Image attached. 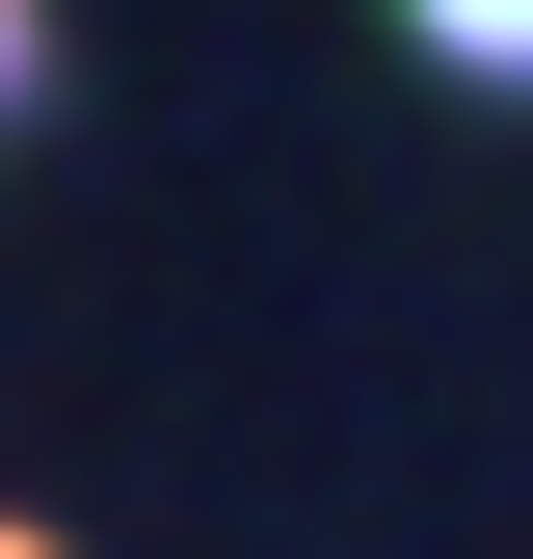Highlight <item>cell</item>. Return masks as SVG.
Wrapping results in <instances>:
<instances>
[{
  "label": "cell",
  "mask_w": 533,
  "mask_h": 559,
  "mask_svg": "<svg viewBox=\"0 0 533 559\" xmlns=\"http://www.w3.org/2000/svg\"><path fill=\"white\" fill-rule=\"evenodd\" d=\"M27 81H54V27H27V0H0V107H27Z\"/></svg>",
  "instance_id": "obj_2"
},
{
  "label": "cell",
  "mask_w": 533,
  "mask_h": 559,
  "mask_svg": "<svg viewBox=\"0 0 533 559\" xmlns=\"http://www.w3.org/2000/svg\"><path fill=\"white\" fill-rule=\"evenodd\" d=\"M400 27H427L453 81H533V0H400Z\"/></svg>",
  "instance_id": "obj_1"
},
{
  "label": "cell",
  "mask_w": 533,
  "mask_h": 559,
  "mask_svg": "<svg viewBox=\"0 0 533 559\" xmlns=\"http://www.w3.org/2000/svg\"><path fill=\"white\" fill-rule=\"evenodd\" d=\"M0 559H54V533H0Z\"/></svg>",
  "instance_id": "obj_3"
}]
</instances>
